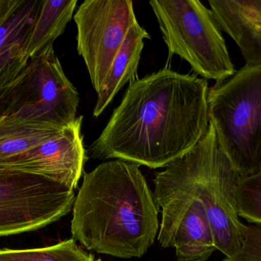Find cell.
I'll return each mask as SVG.
<instances>
[{
    "label": "cell",
    "instance_id": "30bf717a",
    "mask_svg": "<svg viewBox=\"0 0 261 261\" xmlns=\"http://www.w3.org/2000/svg\"><path fill=\"white\" fill-rule=\"evenodd\" d=\"M162 209L158 240L163 248H174L177 261H207L217 251L203 205L184 195L156 198Z\"/></svg>",
    "mask_w": 261,
    "mask_h": 261
},
{
    "label": "cell",
    "instance_id": "4fadbf2b",
    "mask_svg": "<svg viewBox=\"0 0 261 261\" xmlns=\"http://www.w3.org/2000/svg\"><path fill=\"white\" fill-rule=\"evenodd\" d=\"M76 4V0L41 1L35 21L23 41V48L29 60L53 45L55 40L64 33Z\"/></svg>",
    "mask_w": 261,
    "mask_h": 261
},
{
    "label": "cell",
    "instance_id": "2e32d148",
    "mask_svg": "<svg viewBox=\"0 0 261 261\" xmlns=\"http://www.w3.org/2000/svg\"><path fill=\"white\" fill-rule=\"evenodd\" d=\"M239 218L261 227V174L241 178L236 189Z\"/></svg>",
    "mask_w": 261,
    "mask_h": 261
},
{
    "label": "cell",
    "instance_id": "9c48e42d",
    "mask_svg": "<svg viewBox=\"0 0 261 261\" xmlns=\"http://www.w3.org/2000/svg\"><path fill=\"white\" fill-rule=\"evenodd\" d=\"M83 116L45 142L0 160V170L37 175L75 188L87 161L81 133Z\"/></svg>",
    "mask_w": 261,
    "mask_h": 261
},
{
    "label": "cell",
    "instance_id": "e0dca14e",
    "mask_svg": "<svg viewBox=\"0 0 261 261\" xmlns=\"http://www.w3.org/2000/svg\"><path fill=\"white\" fill-rule=\"evenodd\" d=\"M224 261H261V227L245 225L240 249Z\"/></svg>",
    "mask_w": 261,
    "mask_h": 261
},
{
    "label": "cell",
    "instance_id": "9a60e30c",
    "mask_svg": "<svg viewBox=\"0 0 261 261\" xmlns=\"http://www.w3.org/2000/svg\"><path fill=\"white\" fill-rule=\"evenodd\" d=\"M0 261H102L81 249L74 239L52 246L28 249H0Z\"/></svg>",
    "mask_w": 261,
    "mask_h": 261
},
{
    "label": "cell",
    "instance_id": "277c9868",
    "mask_svg": "<svg viewBox=\"0 0 261 261\" xmlns=\"http://www.w3.org/2000/svg\"><path fill=\"white\" fill-rule=\"evenodd\" d=\"M208 116L241 178L261 167V67H243L208 93Z\"/></svg>",
    "mask_w": 261,
    "mask_h": 261
},
{
    "label": "cell",
    "instance_id": "5bb4252c",
    "mask_svg": "<svg viewBox=\"0 0 261 261\" xmlns=\"http://www.w3.org/2000/svg\"><path fill=\"white\" fill-rule=\"evenodd\" d=\"M65 127L15 115H3L0 116V160L43 144Z\"/></svg>",
    "mask_w": 261,
    "mask_h": 261
},
{
    "label": "cell",
    "instance_id": "d6986e66",
    "mask_svg": "<svg viewBox=\"0 0 261 261\" xmlns=\"http://www.w3.org/2000/svg\"><path fill=\"white\" fill-rule=\"evenodd\" d=\"M21 0H0V23L21 3Z\"/></svg>",
    "mask_w": 261,
    "mask_h": 261
},
{
    "label": "cell",
    "instance_id": "5b68a950",
    "mask_svg": "<svg viewBox=\"0 0 261 261\" xmlns=\"http://www.w3.org/2000/svg\"><path fill=\"white\" fill-rule=\"evenodd\" d=\"M170 55L180 57L205 80L222 82L236 70L211 9L199 0L149 2Z\"/></svg>",
    "mask_w": 261,
    "mask_h": 261
},
{
    "label": "cell",
    "instance_id": "ac0fdd59",
    "mask_svg": "<svg viewBox=\"0 0 261 261\" xmlns=\"http://www.w3.org/2000/svg\"><path fill=\"white\" fill-rule=\"evenodd\" d=\"M21 74H20L19 76L15 81H12L9 84L0 87V116H3V115L6 113L11 94H12L14 88H15V86L17 85L18 81H19Z\"/></svg>",
    "mask_w": 261,
    "mask_h": 261
},
{
    "label": "cell",
    "instance_id": "52a82bcc",
    "mask_svg": "<svg viewBox=\"0 0 261 261\" xmlns=\"http://www.w3.org/2000/svg\"><path fill=\"white\" fill-rule=\"evenodd\" d=\"M79 102L76 87L50 45L29 61L5 114L67 127L76 121Z\"/></svg>",
    "mask_w": 261,
    "mask_h": 261
},
{
    "label": "cell",
    "instance_id": "7c38bea8",
    "mask_svg": "<svg viewBox=\"0 0 261 261\" xmlns=\"http://www.w3.org/2000/svg\"><path fill=\"white\" fill-rule=\"evenodd\" d=\"M150 38L147 31L135 21L128 30L123 44L116 55L108 75L97 93L93 116L98 117L128 81H133L138 70L144 39Z\"/></svg>",
    "mask_w": 261,
    "mask_h": 261
},
{
    "label": "cell",
    "instance_id": "6da1fadb",
    "mask_svg": "<svg viewBox=\"0 0 261 261\" xmlns=\"http://www.w3.org/2000/svg\"><path fill=\"white\" fill-rule=\"evenodd\" d=\"M208 90L207 80L167 68L135 78L90 156L165 168L206 133Z\"/></svg>",
    "mask_w": 261,
    "mask_h": 261
},
{
    "label": "cell",
    "instance_id": "8fae6325",
    "mask_svg": "<svg viewBox=\"0 0 261 261\" xmlns=\"http://www.w3.org/2000/svg\"><path fill=\"white\" fill-rule=\"evenodd\" d=\"M213 17L229 35L245 65L261 67V0H210Z\"/></svg>",
    "mask_w": 261,
    "mask_h": 261
},
{
    "label": "cell",
    "instance_id": "ba28073f",
    "mask_svg": "<svg viewBox=\"0 0 261 261\" xmlns=\"http://www.w3.org/2000/svg\"><path fill=\"white\" fill-rule=\"evenodd\" d=\"M77 52L99 93L130 26L138 21L130 0H86L74 15Z\"/></svg>",
    "mask_w": 261,
    "mask_h": 261
},
{
    "label": "cell",
    "instance_id": "ffe728a7",
    "mask_svg": "<svg viewBox=\"0 0 261 261\" xmlns=\"http://www.w3.org/2000/svg\"><path fill=\"white\" fill-rule=\"evenodd\" d=\"M259 173H260V174H261V167H260V172H259Z\"/></svg>",
    "mask_w": 261,
    "mask_h": 261
},
{
    "label": "cell",
    "instance_id": "8992f818",
    "mask_svg": "<svg viewBox=\"0 0 261 261\" xmlns=\"http://www.w3.org/2000/svg\"><path fill=\"white\" fill-rule=\"evenodd\" d=\"M74 189L37 175L0 170V237L32 232L67 216Z\"/></svg>",
    "mask_w": 261,
    "mask_h": 261
},
{
    "label": "cell",
    "instance_id": "3957f363",
    "mask_svg": "<svg viewBox=\"0 0 261 261\" xmlns=\"http://www.w3.org/2000/svg\"><path fill=\"white\" fill-rule=\"evenodd\" d=\"M240 179L210 122L206 133L192 150L156 173L153 199L184 195L200 201L216 249L229 257L240 249L245 234V225L236 208Z\"/></svg>",
    "mask_w": 261,
    "mask_h": 261
},
{
    "label": "cell",
    "instance_id": "7a4b0ae2",
    "mask_svg": "<svg viewBox=\"0 0 261 261\" xmlns=\"http://www.w3.org/2000/svg\"><path fill=\"white\" fill-rule=\"evenodd\" d=\"M139 167L115 159L84 174L73 205V239L119 258L148 251L158 234V209Z\"/></svg>",
    "mask_w": 261,
    "mask_h": 261
}]
</instances>
